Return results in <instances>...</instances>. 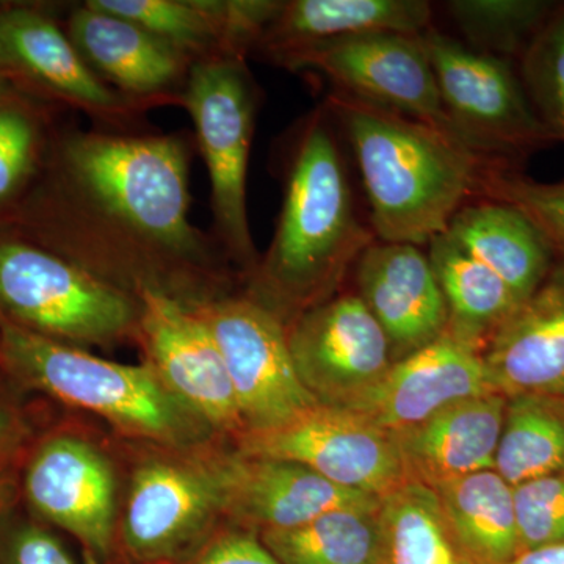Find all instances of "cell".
Masks as SVG:
<instances>
[{
  "instance_id": "cell-18",
  "label": "cell",
  "mask_w": 564,
  "mask_h": 564,
  "mask_svg": "<svg viewBox=\"0 0 564 564\" xmlns=\"http://www.w3.org/2000/svg\"><path fill=\"white\" fill-rule=\"evenodd\" d=\"M221 513L262 530L293 529L343 507L378 505L380 497L332 484L303 464L270 456L207 459Z\"/></svg>"
},
{
  "instance_id": "cell-32",
  "label": "cell",
  "mask_w": 564,
  "mask_h": 564,
  "mask_svg": "<svg viewBox=\"0 0 564 564\" xmlns=\"http://www.w3.org/2000/svg\"><path fill=\"white\" fill-rule=\"evenodd\" d=\"M521 80L544 128L564 143V6L555 7L521 55Z\"/></svg>"
},
{
  "instance_id": "cell-8",
  "label": "cell",
  "mask_w": 564,
  "mask_h": 564,
  "mask_svg": "<svg viewBox=\"0 0 564 564\" xmlns=\"http://www.w3.org/2000/svg\"><path fill=\"white\" fill-rule=\"evenodd\" d=\"M273 65L318 74L334 91L423 122L475 152L445 111L419 35L369 33L329 41L284 55Z\"/></svg>"
},
{
  "instance_id": "cell-30",
  "label": "cell",
  "mask_w": 564,
  "mask_h": 564,
  "mask_svg": "<svg viewBox=\"0 0 564 564\" xmlns=\"http://www.w3.org/2000/svg\"><path fill=\"white\" fill-rule=\"evenodd\" d=\"M58 131L51 128L50 113L24 93L9 82L0 87V217L28 199Z\"/></svg>"
},
{
  "instance_id": "cell-34",
  "label": "cell",
  "mask_w": 564,
  "mask_h": 564,
  "mask_svg": "<svg viewBox=\"0 0 564 564\" xmlns=\"http://www.w3.org/2000/svg\"><path fill=\"white\" fill-rule=\"evenodd\" d=\"M513 492L522 552L564 543V473L525 481Z\"/></svg>"
},
{
  "instance_id": "cell-23",
  "label": "cell",
  "mask_w": 564,
  "mask_h": 564,
  "mask_svg": "<svg viewBox=\"0 0 564 564\" xmlns=\"http://www.w3.org/2000/svg\"><path fill=\"white\" fill-rule=\"evenodd\" d=\"M432 18L425 0H285L251 55L274 63L292 52L369 33L417 36L432 28Z\"/></svg>"
},
{
  "instance_id": "cell-12",
  "label": "cell",
  "mask_w": 564,
  "mask_h": 564,
  "mask_svg": "<svg viewBox=\"0 0 564 564\" xmlns=\"http://www.w3.org/2000/svg\"><path fill=\"white\" fill-rule=\"evenodd\" d=\"M296 372L318 403L344 406L393 362L391 344L358 295L334 296L288 325Z\"/></svg>"
},
{
  "instance_id": "cell-35",
  "label": "cell",
  "mask_w": 564,
  "mask_h": 564,
  "mask_svg": "<svg viewBox=\"0 0 564 564\" xmlns=\"http://www.w3.org/2000/svg\"><path fill=\"white\" fill-rule=\"evenodd\" d=\"M6 534L0 564H74L65 545L43 527L21 522Z\"/></svg>"
},
{
  "instance_id": "cell-7",
  "label": "cell",
  "mask_w": 564,
  "mask_h": 564,
  "mask_svg": "<svg viewBox=\"0 0 564 564\" xmlns=\"http://www.w3.org/2000/svg\"><path fill=\"white\" fill-rule=\"evenodd\" d=\"M448 117L481 158L502 162L555 143L510 63L430 28L419 35Z\"/></svg>"
},
{
  "instance_id": "cell-28",
  "label": "cell",
  "mask_w": 564,
  "mask_h": 564,
  "mask_svg": "<svg viewBox=\"0 0 564 564\" xmlns=\"http://www.w3.org/2000/svg\"><path fill=\"white\" fill-rule=\"evenodd\" d=\"M380 503L343 507L293 529L262 530L282 564H381Z\"/></svg>"
},
{
  "instance_id": "cell-37",
  "label": "cell",
  "mask_w": 564,
  "mask_h": 564,
  "mask_svg": "<svg viewBox=\"0 0 564 564\" xmlns=\"http://www.w3.org/2000/svg\"><path fill=\"white\" fill-rule=\"evenodd\" d=\"M21 437V425L17 415L6 404L0 403V464L6 462Z\"/></svg>"
},
{
  "instance_id": "cell-21",
  "label": "cell",
  "mask_w": 564,
  "mask_h": 564,
  "mask_svg": "<svg viewBox=\"0 0 564 564\" xmlns=\"http://www.w3.org/2000/svg\"><path fill=\"white\" fill-rule=\"evenodd\" d=\"M135 22L193 63L220 55L248 58L280 0H90Z\"/></svg>"
},
{
  "instance_id": "cell-22",
  "label": "cell",
  "mask_w": 564,
  "mask_h": 564,
  "mask_svg": "<svg viewBox=\"0 0 564 564\" xmlns=\"http://www.w3.org/2000/svg\"><path fill=\"white\" fill-rule=\"evenodd\" d=\"M507 404L502 393H481L393 433L408 477L434 488L464 475L494 469Z\"/></svg>"
},
{
  "instance_id": "cell-10",
  "label": "cell",
  "mask_w": 564,
  "mask_h": 564,
  "mask_svg": "<svg viewBox=\"0 0 564 564\" xmlns=\"http://www.w3.org/2000/svg\"><path fill=\"white\" fill-rule=\"evenodd\" d=\"M240 452L303 464L334 485L380 499L410 480L393 433L332 404L317 403L274 429L243 433Z\"/></svg>"
},
{
  "instance_id": "cell-5",
  "label": "cell",
  "mask_w": 564,
  "mask_h": 564,
  "mask_svg": "<svg viewBox=\"0 0 564 564\" xmlns=\"http://www.w3.org/2000/svg\"><path fill=\"white\" fill-rule=\"evenodd\" d=\"M140 313L135 296L18 231L0 229V317L82 348L137 343Z\"/></svg>"
},
{
  "instance_id": "cell-1",
  "label": "cell",
  "mask_w": 564,
  "mask_h": 564,
  "mask_svg": "<svg viewBox=\"0 0 564 564\" xmlns=\"http://www.w3.org/2000/svg\"><path fill=\"white\" fill-rule=\"evenodd\" d=\"M195 150L185 131L63 128L18 232L139 300L193 307L232 292L236 270L191 221Z\"/></svg>"
},
{
  "instance_id": "cell-38",
  "label": "cell",
  "mask_w": 564,
  "mask_h": 564,
  "mask_svg": "<svg viewBox=\"0 0 564 564\" xmlns=\"http://www.w3.org/2000/svg\"><path fill=\"white\" fill-rule=\"evenodd\" d=\"M511 564H564V543L529 549L521 552Z\"/></svg>"
},
{
  "instance_id": "cell-11",
  "label": "cell",
  "mask_w": 564,
  "mask_h": 564,
  "mask_svg": "<svg viewBox=\"0 0 564 564\" xmlns=\"http://www.w3.org/2000/svg\"><path fill=\"white\" fill-rule=\"evenodd\" d=\"M0 77L80 111L95 129L148 131V111L99 79L65 28L36 7L0 9Z\"/></svg>"
},
{
  "instance_id": "cell-2",
  "label": "cell",
  "mask_w": 564,
  "mask_h": 564,
  "mask_svg": "<svg viewBox=\"0 0 564 564\" xmlns=\"http://www.w3.org/2000/svg\"><path fill=\"white\" fill-rule=\"evenodd\" d=\"M345 170L332 113L322 106L293 133L272 242L245 278V293L285 326L332 299L348 267L375 242L356 215Z\"/></svg>"
},
{
  "instance_id": "cell-4",
  "label": "cell",
  "mask_w": 564,
  "mask_h": 564,
  "mask_svg": "<svg viewBox=\"0 0 564 564\" xmlns=\"http://www.w3.org/2000/svg\"><path fill=\"white\" fill-rule=\"evenodd\" d=\"M0 364L21 383L162 444L195 440L199 421L150 364L109 361L0 317Z\"/></svg>"
},
{
  "instance_id": "cell-24",
  "label": "cell",
  "mask_w": 564,
  "mask_h": 564,
  "mask_svg": "<svg viewBox=\"0 0 564 564\" xmlns=\"http://www.w3.org/2000/svg\"><path fill=\"white\" fill-rule=\"evenodd\" d=\"M447 236L467 254L488 267L524 303L540 289L554 251L522 212L508 204H466L452 218Z\"/></svg>"
},
{
  "instance_id": "cell-25",
  "label": "cell",
  "mask_w": 564,
  "mask_h": 564,
  "mask_svg": "<svg viewBox=\"0 0 564 564\" xmlns=\"http://www.w3.org/2000/svg\"><path fill=\"white\" fill-rule=\"evenodd\" d=\"M464 552L475 564H511L522 552L513 486L494 469L432 488Z\"/></svg>"
},
{
  "instance_id": "cell-9",
  "label": "cell",
  "mask_w": 564,
  "mask_h": 564,
  "mask_svg": "<svg viewBox=\"0 0 564 564\" xmlns=\"http://www.w3.org/2000/svg\"><path fill=\"white\" fill-rule=\"evenodd\" d=\"M192 310L221 352L245 433L274 429L318 403L296 372L288 326L269 307L229 292Z\"/></svg>"
},
{
  "instance_id": "cell-19",
  "label": "cell",
  "mask_w": 564,
  "mask_h": 564,
  "mask_svg": "<svg viewBox=\"0 0 564 564\" xmlns=\"http://www.w3.org/2000/svg\"><path fill=\"white\" fill-rule=\"evenodd\" d=\"M356 270L358 296L383 328L395 361L447 333V304L419 247L375 240Z\"/></svg>"
},
{
  "instance_id": "cell-31",
  "label": "cell",
  "mask_w": 564,
  "mask_h": 564,
  "mask_svg": "<svg viewBox=\"0 0 564 564\" xmlns=\"http://www.w3.org/2000/svg\"><path fill=\"white\" fill-rule=\"evenodd\" d=\"M448 13L480 52L522 55L555 7L536 0H454Z\"/></svg>"
},
{
  "instance_id": "cell-16",
  "label": "cell",
  "mask_w": 564,
  "mask_h": 564,
  "mask_svg": "<svg viewBox=\"0 0 564 564\" xmlns=\"http://www.w3.org/2000/svg\"><path fill=\"white\" fill-rule=\"evenodd\" d=\"M221 513L217 481L207 462L151 459L133 475L122 541L140 562L184 554Z\"/></svg>"
},
{
  "instance_id": "cell-6",
  "label": "cell",
  "mask_w": 564,
  "mask_h": 564,
  "mask_svg": "<svg viewBox=\"0 0 564 564\" xmlns=\"http://www.w3.org/2000/svg\"><path fill=\"white\" fill-rule=\"evenodd\" d=\"M258 99L247 58L220 55L192 66L182 104L195 126L196 150L209 174L210 236L245 278L259 262L247 210Z\"/></svg>"
},
{
  "instance_id": "cell-14",
  "label": "cell",
  "mask_w": 564,
  "mask_h": 564,
  "mask_svg": "<svg viewBox=\"0 0 564 564\" xmlns=\"http://www.w3.org/2000/svg\"><path fill=\"white\" fill-rule=\"evenodd\" d=\"M24 491L33 510L73 534L93 562L106 558L117 518V481L98 448L70 434L47 437L28 464Z\"/></svg>"
},
{
  "instance_id": "cell-33",
  "label": "cell",
  "mask_w": 564,
  "mask_h": 564,
  "mask_svg": "<svg viewBox=\"0 0 564 564\" xmlns=\"http://www.w3.org/2000/svg\"><path fill=\"white\" fill-rule=\"evenodd\" d=\"M478 195L522 212L564 261V184H541L492 163L481 174Z\"/></svg>"
},
{
  "instance_id": "cell-13",
  "label": "cell",
  "mask_w": 564,
  "mask_h": 564,
  "mask_svg": "<svg viewBox=\"0 0 564 564\" xmlns=\"http://www.w3.org/2000/svg\"><path fill=\"white\" fill-rule=\"evenodd\" d=\"M140 302L137 344L165 388L199 421L243 434L228 370L199 315L161 293H143Z\"/></svg>"
},
{
  "instance_id": "cell-39",
  "label": "cell",
  "mask_w": 564,
  "mask_h": 564,
  "mask_svg": "<svg viewBox=\"0 0 564 564\" xmlns=\"http://www.w3.org/2000/svg\"><path fill=\"white\" fill-rule=\"evenodd\" d=\"M6 79H3V77H0V87H2L3 84H6Z\"/></svg>"
},
{
  "instance_id": "cell-36",
  "label": "cell",
  "mask_w": 564,
  "mask_h": 564,
  "mask_svg": "<svg viewBox=\"0 0 564 564\" xmlns=\"http://www.w3.org/2000/svg\"><path fill=\"white\" fill-rule=\"evenodd\" d=\"M193 564H282L262 541L247 532H225L204 545Z\"/></svg>"
},
{
  "instance_id": "cell-17",
  "label": "cell",
  "mask_w": 564,
  "mask_h": 564,
  "mask_svg": "<svg viewBox=\"0 0 564 564\" xmlns=\"http://www.w3.org/2000/svg\"><path fill=\"white\" fill-rule=\"evenodd\" d=\"M496 392L484 352L445 333L391 364L383 377L343 408L386 432L417 425L448 404Z\"/></svg>"
},
{
  "instance_id": "cell-15",
  "label": "cell",
  "mask_w": 564,
  "mask_h": 564,
  "mask_svg": "<svg viewBox=\"0 0 564 564\" xmlns=\"http://www.w3.org/2000/svg\"><path fill=\"white\" fill-rule=\"evenodd\" d=\"M65 31L99 79L126 99L147 111L182 109L195 63L172 44L90 0L70 9Z\"/></svg>"
},
{
  "instance_id": "cell-40",
  "label": "cell",
  "mask_w": 564,
  "mask_h": 564,
  "mask_svg": "<svg viewBox=\"0 0 564 564\" xmlns=\"http://www.w3.org/2000/svg\"><path fill=\"white\" fill-rule=\"evenodd\" d=\"M0 502H2V492H0Z\"/></svg>"
},
{
  "instance_id": "cell-29",
  "label": "cell",
  "mask_w": 564,
  "mask_h": 564,
  "mask_svg": "<svg viewBox=\"0 0 564 564\" xmlns=\"http://www.w3.org/2000/svg\"><path fill=\"white\" fill-rule=\"evenodd\" d=\"M494 470L513 488L564 473V410L558 400H508Z\"/></svg>"
},
{
  "instance_id": "cell-20",
  "label": "cell",
  "mask_w": 564,
  "mask_h": 564,
  "mask_svg": "<svg viewBox=\"0 0 564 564\" xmlns=\"http://www.w3.org/2000/svg\"><path fill=\"white\" fill-rule=\"evenodd\" d=\"M484 358L497 393L564 400V261L494 333Z\"/></svg>"
},
{
  "instance_id": "cell-3",
  "label": "cell",
  "mask_w": 564,
  "mask_h": 564,
  "mask_svg": "<svg viewBox=\"0 0 564 564\" xmlns=\"http://www.w3.org/2000/svg\"><path fill=\"white\" fill-rule=\"evenodd\" d=\"M355 150L381 242L429 245L478 195L492 163L430 126L333 91L325 101Z\"/></svg>"
},
{
  "instance_id": "cell-26",
  "label": "cell",
  "mask_w": 564,
  "mask_h": 564,
  "mask_svg": "<svg viewBox=\"0 0 564 564\" xmlns=\"http://www.w3.org/2000/svg\"><path fill=\"white\" fill-rule=\"evenodd\" d=\"M429 258L447 304V333L480 348L521 306L496 273L447 236L429 243Z\"/></svg>"
},
{
  "instance_id": "cell-27",
  "label": "cell",
  "mask_w": 564,
  "mask_h": 564,
  "mask_svg": "<svg viewBox=\"0 0 564 564\" xmlns=\"http://www.w3.org/2000/svg\"><path fill=\"white\" fill-rule=\"evenodd\" d=\"M378 516L381 564H475L430 486L410 478L381 499Z\"/></svg>"
}]
</instances>
